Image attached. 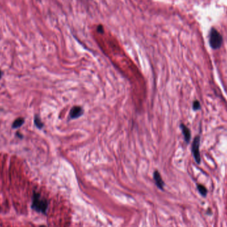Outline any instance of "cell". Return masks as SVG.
<instances>
[{
  "mask_svg": "<svg viewBox=\"0 0 227 227\" xmlns=\"http://www.w3.org/2000/svg\"><path fill=\"white\" fill-rule=\"evenodd\" d=\"M49 206V203L47 199L43 198L40 193L34 191L32 196L31 209L37 213L46 214Z\"/></svg>",
  "mask_w": 227,
  "mask_h": 227,
  "instance_id": "obj_1",
  "label": "cell"
},
{
  "mask_svg": "<svg viewBox=\"0 0 227 227\" xmlns=\"http://www.w3.org/2000/svg\"><path fill=\"white\" fill-rule=\"evenodd\" d=\"M209 43L211 48L213 49H218L222 45L223 37L220 33L214 28H212L210 31Z\"/></svg>",
  "mask_w": 227,
  "mask_h": 227,
  "instance_id": "obj_2",
  "label": "cell"
},
{
  "mask_svg": "<svg viewBox=\"0 0 227 227\" xmlns=\"http://www.w3.org/2000/svg\"><path fill=\"white\" fill-rule=\"evenodd\" d=\"M201 138L199 135H197L194 138L193 142L192 144V152L193 157L197 163L199 164L201 163V155L199 152V145H200Z\"/></svg>",
  "mask_w": 227,
  "mask_h": 227,
  "instance_id": "obj_3",
  "label": "cell"
},
{
  "mask_svg": "<svg viewBox=\"0 0 227 227\" xmlns=\"http://www.w3.org/2000/svg\"><path fill=\"white\" fill-rule=\"evenodd\" d=\"M83 114V109L81 106H74L71 110L70 116L71 118L75 119L81 116Z\"/></svg>",
  "mask_w": 227,
  "mask_h": 227,
  "instance_id": "obj_4",
  "label": "cell"
},
{
  "mask_svg": "<svg viewBox=\"0 0 227 227\" xmlns=\"http://www.w3.org/2000/svg\"><path fill=\"white\" fill-rule=\"evenodd\" d=\"M154 179L155 180V182L156 185L158 187V188L160 189H163V186H164V182L161 177L160 173L158 172V171H155L154 173Z\"/></svg>",
  "mask_w": 227,
  "mask_h": 227,
  "instance_id": "obj_5",
  "label": "cell"
},
{
  "mask_svg": "<svg viewBox=\"0 0 227 227\" xmlns=\"http://www.w3.org/2000/svg\"><path fill=\"white\" fill-rule=\"evenodd\" d=\"M180 127H181V130H182V132L183 134L185 141L187 144L189 143V141L191 140V132H190L189 129L183 124H181Z\"/></svg>",
  "mask_w": 227,
  "mask_h": 227,
  "instance_id": "obj_6",
  "label": "cell"
},
{
  "mask_svg": "<svg viewBox=\"0 0 227 227\" xmlns=\"http://www.w3.org/2000/svg\"><path fill=\"white\" fill-rule=\"evenodd\" d=\"M25 122V120L24 118H19L18 119L13 122V125H12V128H18L19 127H21L23 124H24Z\"/></svg>",
  "mask_w": 227,
  "mask_h": 227,
  "instance_id": "obj_7",
  "label": "cell"
},
{
  "mask_svg": "<svg viewBox=\"0 0 227 227\" xmlns=\"http://www.w3.org/2000/svg\"><path fill=\"white\" fill-rule=\"evenodd\" d=\"M197 189H198V192L200 193V194L202 196L206 197V195L207 194V190L206 187L205 186H203V185L198 184L197 185Z\"/></svg>",
  "mask_w": 227,
  "mask_h": 227,
  "instance_id": "obj_8",
  "label": "cell"
},
{
  "mask_svg": "<svg viewBox=\"0 0 227 227\" xmlns=\"http://www.w3.org/2000/svg\"><path fill=\"white\" fill-rule=\"evenodd\" d=\"M34 122H35V126L38 128L41 129L43 127V123L41 120V118H39L38 116H35V119H34Z\"/></svg>",
  "mask_w": 227,
  "mask_h": 227,
  "instance_id": "obj_9",
  "label": "cell"
},
{
  "mask_svg": "<svg viewBox=\"0 0 227 227\" xmlns=\"http://www.w3.org/2000/svg\"><path fill=\"white\" fill-rule=\"evenodd\" d=\"M193 108L194 110H200L201 108V104L198 100H195L193 102Z\"/></svg>",
  "mask_w": 227,
  "mask_h": 227,
  "instance_id": "obj_10",
  "label": "cell"
},
{
  "mask_svg": "<svg viewBox=\"0 0 227 227\" xmlns=\"http://www.w3.org/2000/svg\"><path fill=\"white\" fill-rule=\"evenodd\" d=\"M97 31L100 33H104V27L103 25H98L97 27Z\"/></svg>",
  "mask_w": 227,
  "mask_h": 227,
  "instance_id": "obj_11",
  "label": "cell"
},
{
  "mask_svg": "<svg viewBox=\"0 0 227 227\" xmlns=\"http://www.w3.org/2000/svg\"><path fill=\"white\" fill-rule=\"evenodd\" d=\"M1 78H2V71L0 70V79H1Z\"/></svg>",
  "mask_w": 227,
  "mask_h": 227,
  "instance_id": "obj_12",
  "label": "cell"
},
{
  "mask_svg": "<svg viewBox=\"0 0 227 227\" xmlns=\"http://www.w3.org/2000/svg\"><path fill=\"white\" fill-rule=\"evenodd\" d=\"M39 227H47V226H45V225H41V226H40Z\"/></svg>",
  "mask_w": 227,
  "mask_h": 227,
  "instance_id": "obj_13",
  "label": "cell"
}]
</instances>
